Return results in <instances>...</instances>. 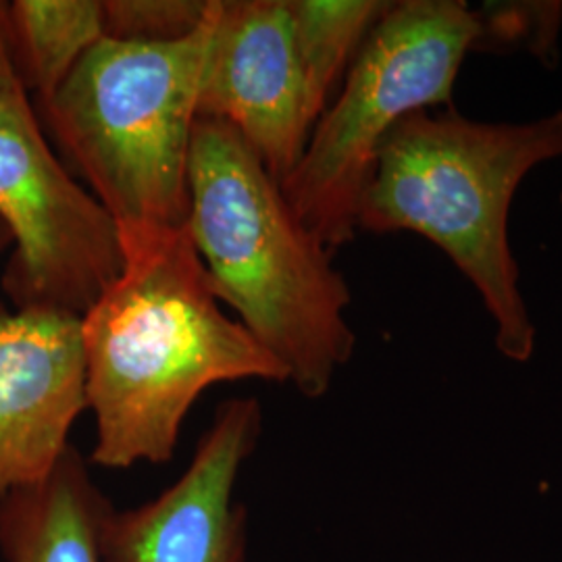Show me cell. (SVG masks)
<instances>
[{
	"mask_svg": "<svg viewBox=\"0 0 562 562\" xmlns=\"http://www.w3.org/2000/svg\"><path fill=\"white\" fill-rule=\"evenodd\" d=\"M123 269L81 315L86 401L102 469L165 464L202 394L217 383H288L223 311L188 227L123 246Z\"/></svg>",
	"mask_w": 562,
	"mask_h": 562,
	"instance_id": "1",
	"label": "cell"
},
{
	"mask_svg": "<svg viewBox=\"0 0 562 562\" xmlns=\"http://www.w3.org/2000/svg\"><path fill=\"white\" fill-rule=\"evenodd\" d=\"M188 234L220 301L280 362L304 398H322L352 359L350 288L255 150L199 117L190 153Z\"/></svg>",
	"mask_w": 562,
	"mask_h": 562,
	"instance_id": "2",
	"label": "cell"
},
{
	"mask_svg": "<svg viewBox=\"0 0 562 562\" xmlns=\"http://www.w3.org/2000/svg\"><path fill=\"white\" fill-rule=\"evenodd\" d=\"M562 157V111L527 123L467 120L446 106L402 120L382 142L362 190L357 227L434 241L480 292L506 359L536 350L519 290L508 213L531 169Z\"/></svg>",
	"mask_w": 562,
	"mask_h": 562,
	"instance_id": "3",
	"label": "cell"
},
{
	"mask_svg": "<svg viewBox=\"0 0 562 562\" xmlns=\"http://www.w3.org/2000/svg\"><path fill=\"white\" fill-rule=\"evenodd\" d=\"M211 13L190 38H102L36 106L60 161L113 220L121 248L188 227L190 153Z\"/></svg>",
	"mask_w": 562,
	"mask_h": 562,
	"instance_id": "4",
	"label": "cell"
},
{
	"mask_svg": "<svg viewBox=\"0 0 562 562\" xmlns=\"http://www.w3.org/2000/svg\"><path fill=\"white\" fill-rule=\"evenodd\" d=\"M483 42L482 9L461 0L392 2L281 183L325 248L355 240L362 190L385 136L413 113L452 106L462 60Z\"/></svg>",
	"mask_w": 562,
	"mask_h": 562,
	"instance_id": "5",
	"label": "cell"
},
{
	"mask_svg": "<svg viewBox=\"0 0 562 562\" xmlns=\"http://www.w3.org/2000/svg\"><path fill=\"white\" fill-rule=\"evenodd\" d=\"M0 220L15 308L81 317L123 269L115 223L60 161L15 74H0Z\"/></svg>",
	"mask_w": 562,
	"mask_h": 562,
	"instance_id": "6",
	"label": "cell"
},
{
	"mask_svg": "<svg viewBox=\"0 0 562 562\" xmlns=\"http://www.w3.org/2000/svg\"><path fill=\"white\" fill-rule=\"evenodd\" d=\"M261 434V402H222L178 482L140 506L111 508L104 562H246L248 513L236 487Z\"/></svg>",
	"mask_w": 562,
	"mask_h": 562,
	"instance_id": "7",
	"label": "cell"
},
{
	"mask_svg": "<svg viewBox=\"0 0 562 562\" xmlns=\"http://www.w3.org/2000/svg\"><path fill=\"white\" fill-rule=\"evenodd\" d=\"M199 117L229 125L283 183L313 132L288 0H215Z\"/></svg>",
	"mask_w": 562,
	"mask_h": 562,
	"instance_id": "8",
	"label": "cell"
},
{
	"mask_svg": "<svg viewBox=\"0 0 562 562\" xmlns=\"http://www.w3.org/2000/svg\"><path fill=\"white\" fill-rule=\"evenodd\" d=\"M83 411L80 317L0 302V498L57 467Z\"/></svg>",
	"mask_w": 562,
	"mask_h": 562,
	"instance_id": "9",
	"label": "cell"
},
{
	"mask_svg": "<svg viewBox=\"0 0 562 562\" xmlns=\"http://www.w3.org/2000/svg\"><path fill=\"white\" fill-rule=\"evenodd\" d=\"M113 503L69 446L38 483L0 498L2 562H104L102 527Z\"/></svg>",
	"mask_w": 562,
	"mask_h": 562,
	"instance_id": "10",
	"label": "cell"
},
{
	"mask_svg": "<svg viewBox=\"0 0 562 562\" xmlns=\"http://www.w3.org/2000/svg\"><path fill=\"white\" fill-rule=\"evenodd\" d=\"M9 30L15 76L38 106L104 38L101 0H13Z\"/></svg>",
	"mask_w": 562,
	"mask_h": 562,
	"instance_id": "11",
	"label": "cell"
},
{
	"mask_svg": "<svg viewBox=\"0 0 562 562\" xmlns=\"http://www.w3.org/2000/svg\"><path fill=\"white\" fill-rule=\"evenodd\" d=\"M390 7L385 0H288L313 123L338 94L362 44Z\"/></svg>",
	"mask_w": 562,
	"mask_h": 562,
	"instance_id": "12",
	"label": "cell"
},
{
	"mask_svg": "<svg viewBox=\"0 0 562 562\" xmlns=\"http://www.w3.org/2000/svg\"><path fill=\"white\" fill-rule=\"evenodd\" d=\"M104 38L171 44L196 34L213 0H101Z\"/></svg>",
	"mask_w": 562,
	"mask_h": 562,
	"instance_id": "13",
	"label": "cell"
},
{
	"mask_svg": "<svg viewBox=\"0 0 562 562\" xmlns=\"http://www.w3.org/2000/svg\"><path fill=\"white\" fill-rule=\"evenodd\" d=\"M0 74H15L11 30H9V2L0 0Z\"/></svg>",
	"mask_w": 562,
	"mask_h": 562,
	"instance_id": "14",
	"label": "cell"
},
{
	"mask_svg": "<svg viewBox=\"0 0 562 562\" xmlns=\"http://www.w3.org/2000/svg\"><path fill=\"white\" fill-rule=\"evenodd\" d=\"M13 248V236H11V229L4 225V222L0 220V255H4L7 250L11 252Z\"/></svg>",
	"mask_w": 562,
	"mask_h": 562,
	"instance_id": "15",
	"label": "cell"
}]
</instances>
